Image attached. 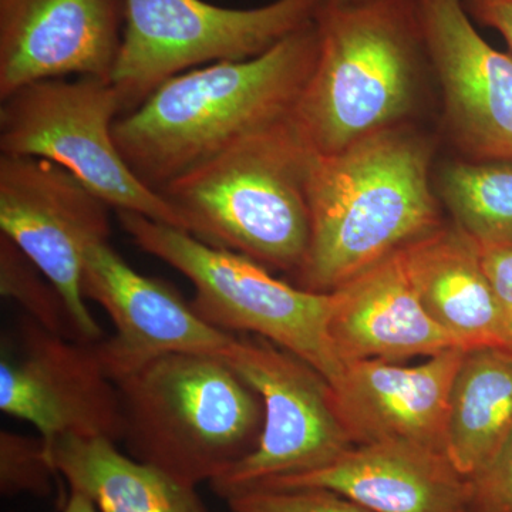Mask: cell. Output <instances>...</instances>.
I'll return each instance as SVG.
<instances>
[{
	"mask_svg": "<svg viewBox=\"0 0 512 512\" xmlns=\"http://www.w3.org/2000/svg\"><path fill=\"white\" fill-rule=\"evenodd\" d=\"M436 140L417 124L313 158L311 241L296 285L338 291L446 224L434 188Z\"/></svg>",
	"mask_w": 512,
	"mask_h": 512,
	"instance_id": "6da1fadb",
	"label": "cell"
},
{
	"mask_svg": "<svg viewBox=\"0 0 512 512\" xmlns=\"http://www.w3.org/2000/svg\"><path fill=\"white\" fill-rule=\"evenodd\" d=\"M318 49L313 19L264 55L178 74L114 123L124 160L160 192L239 138L289 119Z\"/></svg>",
	"mask_w": 512,
	"mask_h": 512,
	"instance_id": "7a4b0ae2",
	"label": "cell"
},
{
	"mask_svg": "<svg viewBox=\"0 0 512 512\" xmlns=\"http://www.w3.org/2000/svg\"><path fill=\"white\" fill-rule=\"evenodd\" d=\"M315 25L318 57L292 114L313 154L417 124L433 74L414 0L320 3Z\"/></svg>",
	"mask_w": 512,
	"mask_h": 512,
	"instance_id": "3957f363",
	"label": "cell"
},
{
	"mask_svg": "<svg viewBox=\"0 0 512 512\" xmlns=\"http://www.w3.org/2000/svg\"><path fill=\"white\" fill-rule=\"evenodd\" d=\"M313 158L289 117L239 138L160 194L192 237L295 275L311 241Z\"/></svg>",
	"mask_w": 512,
	"mask_h": 512,
	"instance_id": "277c9868",
	"label": "cell"
},
{
	"mask_svg": "<svg viewBox=\"0 0 512 512\" xmlns=\"http://www.w3.org/2000/svg\"><path fill=\"white\" fill-rule=\"evenodd\" d=\"M128 454L197 488L254 450L261 397L221 356L173 353L117 382Z\"/></svg>",
	"mask_w": 512,
	"mask_h": 512,
	"instance_id": "5b68a950",
	"label": "cell"
},
{
	"mask_svg": "<svg viewBox=\"0 0 512 512\" xmlns=\"http://www.w3.org/2000/svg\"><path fill=\"white\" fill-rule=\"evenodd\" d=\"M121 228L141 251L156 256L191 282L192 306L225 332L259 336L293 353L335 383L342 360L329 338L333 292L306 291L279 281L247 256L215 248L183 229L117 211Z\"/></svg>",
	"mask_w": 512,
	"mask_h": 512,
	"instance_id": "8992f818",
	"label": "cell"
},
{
	"mask_svg": "<svg viewBox=\"0 0 512 512\" xmlns=\"http://www.w3.org/2000/svg\"><path fill=\"white\" fill-rule=\"evenodd\" d=\"M120 116L119 96L107 80L62 77L28 84L0 100V153L52 161L110 208L185 231L170 202L141 183L124 160L114 138Z\"/></svg>",
	"mask_w": 512,
	"mask_h": 512,
	"instance_id": "52a82bcc",
	"label": "cell"
},
{
	"mask_svg": "<svg viewBox=\"0 0 512 512\" xmlns=\"http://www.w3.org/2000/svg\"><path fill=\"white\" fill-rule=\"evenodd\" d=\"M320 3L274 0L232 9L204 0H126L123 40L110 77L121 116L178 74L264 55L309 25Z\"/></svg>",
	"mask_w": 512,
	"mask_h": 512,
	"instance_id": "ba28073f",
	"label": "cell"
},
{
	"mask_svg": "<svg viewBox=\"0 0 512 512\" xmlns=\"http://www.w3.org/2000/svg\"><path fill=\"white\" fill-rule=\"evenodd\" d=\"M224 359L261 397L264 426L254 450L210 483L224 500L258 485L308 473L353 447L315 367L259 336L234 335Z\"/></svg>",
	"mask_w": 512,
	"mask_h": 512,
	"instance_id": "9c48e42d",
	"label": "cell"
},
{
	"mask_svg": "<svg viewBox=\"0 0 512 512\" xmlns=\"http://www.w3.org/2000/svg\"><path fill=\"white\" fill-rule=\"evenodd\" d=\"M0 231L59 291L80 340L100 342L83 269L89 248L109 241V205L52 161L0 154Z\"/></svg>",
	"mask_w": 512,
	"mask_h": 512,
	"instance_id": "30bf717a",
	"label": "cell"
},
{
	"mask_svg": "<svg viewBox=\"0 0 512 512\" xmlns=\"http://www.w3.org/2000/svg\"><path fill=\"white\" fill-rule=\"evenodd\" d=\"M0 410L33 424L45 444L64 436L123 439L119 387L97 342L57 335L32 318L20 325L18 356L3 353Z\"/></svg>",
	"mask_w": 512,
	"mask_h": 512,
	"instance_id": "8fae6325",
	"label": "cell"
},
{
	"mask_svg": "<svg viewBox=\"0 0 512 512\" xmlns=\"http://www.w3.org/2000/svg\"><path fill=\"white\" fill-rule=\"evenodd\" d=\"M414 2L448 141L464 160L512 161V56L477 32L464 0Z\"/></svg>",
	"mask_w": 512,
	"mask_h": 512,
	"instance_id": "7c38bea8",
	"label": "cell"
},
{
	"mask_svg": "<svg viewBox=\"0 0 512 512\" xmlns=\"http://www.w3.org/2000/svg\"><path fill=\"white\" fill-rule=\"evenodd\" d=\"M83 292L113 320L116 332L97 342V350L116 383L173 353L224 357L234 339L202 319L170 285L131 268L109 241L87 251Z\"/></svg>",
	"mask_w": 512,
	"mask_h": 512,
	"instance_id": "4fadbf2b",
	"label": "cell"
},
{
	"mask_svg": "<svg viewBox=\"0 0 512 512\" xmlns=\"http://www.w3.org/2000/svg\"><path fill=\"white\" fill-rule=\"evenodd\" d=\"M126 0H0V100L62 77L110 82Z\"/></svg>",
	"mask_w": 512,
	"mask_h": 512,
	"instance_id": "5bb4252c",
	"label": "cell"
},
{
	"mask_svg": "<svg viewBox=\"0 0 512 512\" xmlns=\"http://www.w3.org/2000/svg\"><path fill=\"white\" fill-rule=\"evenodd\" d=\"M466 352L448 349L417 366L376 359L345 363L330 389L353 446L404 441L446 453L451 389Z\"/></svg>",
	"mask_w": 512,
	"mask_h": 512,
	"instance_id": "9a60e30c",
	"label": "cell"
},
{
	"mask_svg": "<svg viewBox=\"0 0 512 512\" xmlns=\"http://www.w3.org/2000/svg\"><path fill=\"white\" fill-rule=\"evenodd\" d=\"M255 488H323L373 512H467L468 507V480L447 454L404 441L353 446L328 466Z\"/></svg>",
	"mask_w": 512,
	"mask_h": 512,
	"instance_id": "2e32d148",
	"label": "cell"
},
{
	"mask_svg": "<svg viewBox=\"0 0 512 512\" xmlns=\"http://www.w3.org/2000/svg\"><path fill=\"white\" fill-rule=\"evenodd\" d=\"M333 296L329 338L343 365L370 359L400 362L460 348L421 303L402 251L356 276Z\"/></svg>",
	"mask_w": 512,
	"mask_h": 512,
	"instance_id": "e0dca14e",
	"label": "cell"
},
{
	"mask_svg": "<svg viewBox=\"0 0 512 512\" xmlns=\"http://www.w3.org/2000/svg\"><path fill=\"white\" fill-rule=\"evenodd\" d=\"M402 254L424 308L460 348L510 355L500 305L470 235L446 222Z\"/></svg>",
	"mask_w": 512,
	"mask_h": 512,
	"instance_id": "ac0fdd59",
	"label": "cell"
},
{
	"mask_svg": "<svg viewBox=\"0 0 512 512\" xmlns=\"http://www.w3.org/2000/svg\"><path fill=\"white\" fill-rule=\"evenodd\" d=\"M101 437H59L47 454L70 490L89 497L99 512H207L195 488L120 453Z\"/></svg>",
	"mask_w": 512,
	"mask_h": 512,
	"instance_id": "d6986e66",
	"label": "cell"
},
{
	"mask_svg": "<svg viewBox=\"0 0 512 512\" xmlns=\"http://www.w3.org/2000/svg\"><path fill=\"white\" fill-rule=\"evenodd\" d=\"M512 434V356L467 350L448 406L446 454L470 478L491 463Z\"/></svg>",
	"mask_w": 512,
	"mask_h": 512,
	"instance_id": "ffe728a7",
	"label": "cell"
},
{
	"mask_svg": "<svg viewBox=\"0 0 512 512\" xmlns=\"http://www.w3.org/2000/svg\"><path fill=\"white\" fill-rule=\"evenodd\" d=\"M434 188L451 222L478 244L512 247V161H446Z\"/></svg>",
	"mask_w": 512,
	"mask_h": 512,
	"instance_id": "44dd1931",
	"label": "cell"
},
{
	"mask_svg": "<svg viewBox=\"0 0 512 512\" xmlns=\"http://www.w3.org/2000/svg\"><path fill=\"white\" fill-rule=\"evenodd\" d=\"M0 292L22 305L43 328L80 340L59 291L5 235H0Z\"/></svg>",
	"mask_w": 512,
	"mask_h": 512,
	"instance_id": "7402d4cb",
	"label": "cell"
},
{
	"mask_svg": "<svg viewBox=\"0 0 512 512\" xmlns=\"http://www.w3.org/2000/svg\"><path fill=\"white\" fill-rule=\"evenodd\" d=\"M60 477L50 461L42 437L12 431L0 434V490L3 495L32 494L49 497Z\"/></svg>",
	"mask_w": 512,
	"mask_h": 512,
	"instance_id": "603a6c76",
	"label": "cell"
},
{
	"mask_svg": "<svg viewBox=\"0 0 512 512\" xmlns=\"http://www.w3.org/2000/svg\"><path fill=\"white\" fill-rule=\"evenodd\" d=\"M227 503L232 512H373L323 488H254Z\"/></svg>",
	"mask_w": 512,
	"mask_h": 512,
	"instance_id": "cb8c5ba5",
	"label": "cell"
},
{
	"mask_svg": "<svg viewBox=\"0 0 512 512\" xmlns=\"http://www.w3.org/2000/svg\"><path fill=\"white\" fill-rule=\"evenodd\" d=\"M467 480V512H512V434L491 463Z\"/></svg>",
	"mask_w": 512,
	"mask_h": 512,
	"instance_id": "d4e9b609",
	"label": "cell"
},
{
	"mask_svg": "<svg viewBox=\"0 0 512 512\" xmlns=\"http://www.w3.org/2000/svg\"><path fill=\"white\" fill-rule=\"evenodd\" d=\"M478 247H480L485 272L490 278L498 305H500L508 348L512 356V247L487 244H478Z\"/></svg>",
	"mask_w": 512,
	"mask_h": 512,
	"instance_id": "484cf974",
	"label": "cell"
},
{
	"mask_svg": "<svg viewBox=\"0 0 512 512\" xmlns=\"http://www.w3.org/2000/svg\"><path fill=\"white\" fill-rule=\"evenodd\" d=\"M471 19L497 30L512 52V0H464Z\"/></svg>",
	"mask_w": 512,
	"mask_h": 512,
	"instance_id": "4316f807",
	"label": "cell"
},
{
	"mask_svg": "<svg viewBox=\"0 0 512 512\" xmlns=\"http://www.w3.org/2000/svg\"><path fill=\"white\" fill-rule=\"evenodd\" d=\"M62 512H99L93 501L76 490H70L69 498L64 501Z\"/></svg>",
	"mask_w": 512,
	"mask_h": 512,
	"instance_id": "83f0119b",
	"label": "cell"
},
{
	"mask_svg": "<svg viewBox=\"0 0 512 512\" xmlns=\"http://www.w3.org/2000/svg\"><path fill=\"white\" fill-rule=\"evenodd\" d=\"M326 5H356V3L366 2V0H320Z\"/></svg>",
	"mask_w": 512,
	"mask_h": 512,
	"instance_id": "f1b7e54d",
	"label": "cell"
}]
</instances>
